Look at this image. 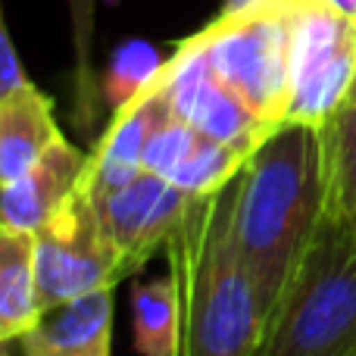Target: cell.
<instances>
[{"label": "cell", "instance_id": "6da1fadb", "mask_svg": "<svg viewBox=\"0 0 356 356\" xmlns=\"http://www.w3.org/2000/svg\"><path fill=\"white\" fill-rule=\"evenodd\" d=\"M325 213L319 129L284 122L234 178V238L266 322L278 307Z\"/></svg>", "mask_w": 356, "mask_h": 356}, {"label": "cell", "instance_id": "7a4b0ae2", "mask_svg": "<svg viewBox=\"0 0 356 356\" xmlns=\"http://www.w3.org/2000/svg\"><path fill=\"white\" fill-rule=\"evenodd\" d=\"M163 253L181 313L178 356L257 353L266 313L234 238V181L216 194L191 197Z\"/></svg>", "mask_w": 356, "mask_h": 356}, {"label": "cell", "instance_id": "3957f363", "mask_svg": "<svg viewBox=\"0 0 356 356\" xmlns=\"http://www.w3.org/2000/svg\"><path fill=\"white\" fill-rule=\"evenodd\" d=\"M253 356H356V222L322 219Z\"/></svg>", "mask_w": 356, "mask_h": 356}, {"label": "cell", "instance_id": "277c9868", "mask_svg": "<svg viewBox=\"0 0 356 356\" xmlns=\"http://www.w3.org/2000/svg\"><path fill=\"white\" fill-rule=\"evenodd\" d=\"M291 19L294 0H272L247 13H219L197 31L213 69L272 125L288 116Z\"/></svg>", "mask_w": 356, "mask_h": 356}, {"label": "cell", "instance_id": "5b68a950", "mask_svg": "<svg viewBox=\"0 0 356 356\" xmlns=\"http://www.w3.org/2000/svg\"><path fill=\"white\" fill-rule=\"evenodd\" d=\"M35 278L41 313L122 282L116 250L81 184L66 207L35 232Z\"/></svg>", "mask_w": 356, "mask_h": 356}, {"label": "cell", "instance_id": "8992f818", "mask_svg": "<svg viewBox=\"0 0 356 356\" xmlns=\"http://www.w3.org/2000/svg\"><path fill=\"white\" fill-rule=\"evenodd\" d=\"M356 79V22L294 0L291 19V97L284 122L322 125L350 97Z\"/></svg>", "mask_w": 356, "mask_h": 356}, {"label": "cell", "instance_id": "52a82bcc", "mask_svg": "<svg viewBox=\"0 0 356 356\" xmlns=\"http://www.w3.org/2000/svg\"><path fill=\"white\" fill-rule=\"evenodd\" d=\"M160 81L178 119H184L213 141L232 144L247 156L278 129L257 116L253 106L216 72L197 35L184 38L175 54L166 56Z\"/></svg>", "mask_w": 356, "mask_h": 356}, {"label": "cell", "instance_id": "ba28073f", "mask_svg": "<svg viewBox=\"0 0 356 356\" xmlns=\"http://www.w3.org/2000/svg\"><path fill=\"white\" fill-rule=\"evenodd\" d=\"M188 200L191 194L175 188L169 178L141 169L131 181L94 203L106 238L116 250L122 282L141 275L150 259L166 250Z\"/></svg>", "mask_w": 356, "mask_h": 356}, {"label": "cell", "instance_id": "9c48e42d", "mask_svg": "<svg viewBox=\"0 0 356 356\" xmlns=\"http://www.w3.org/2000/svg\"><path fill=\"white\" fill-rule=\"evenodd\" d=\"M172 116L169 97L163 91L160 72L150 85H144L135 97L125 106L113 110L110 125L104 129V135L91 144L88 154V169L81 178V188L94 203L100 197H106L110 191L122 188L125 181H131L144 169V150L147 141L166 119Z\"/></svg>", "mask_w": 356, "mask_h": 356}, {"label": "cell", "instance_id": "30bf717a", "mask_svg": "<svg viewBox=\"0 0 356 356\" xmlns=\"http://www.w3.org/2000/svg\"><path fill=\"white\" fill-rule=\"evenodd\" d=\"M85 169L88 154L75 147L66 135H60L35 166L0 188V219L25 232H38L66 207L85 178Z\"/></svg>", "mask_w": 356, "mask_h": 356}, {"label": "cell", "instance_id": "8fae6325", "mask_svg": "<svg viewBox=\"0 0 356 356\" xmlns=\"http://www.w3.org/2000/svg\"><path fill=\"white\" fill-rule=\"evenodd\" d=\"M19 347L22 356H113V288L44 309Z\"/></svg>", "mask_w": 356, "mask_h": 356}, {"label": "cell", "instance_id": "7c38bea8", "mask_svg": "<svg viewBox=\"0 0 356 356\" xmlns=\"http://www.w3.org/2000/svg\"><path fill=\"white\" fill-rule=\"evenodd\" d=\"M54 100L35 85L16 88L0 97V188L31 169L60 138Z\"/></svg>", "mask_w": 356, "mask_h": 356}, {"label": "cell", "instance_id": "4fadbf2b", "mask_svg": "<svg viewBox=\"0 0 356 356\" xmlns=\"http://www.w3.org/2000/svg\"><path fill=\"white\" fill-rule=\"evenodd\" d=\"M38 316L35 232L0 219V347L22 338Z\"/></svg>", "mask_w": 356, "mask_h": 356}, {"label": "cell", "instance_id": "5bb4252c", "mask_svg": "<svg viewBox=\"0 0 356 356\" xmlns=\"http://www.w3.org/2000/svg\"><path fill=\"white\" fill-rule=\"evenodd\" d=\"M319 129L322 160V219H350L356 213V104L347 100Z\"/></svg>", "mask_w": 356, "mask_h": 356}, {"label": "cell", "instance_id": "9a60e30c", "mask_svg": "<svg viewBox=\"0 0 356 356\" xmlns=\"http://www.w3.org/2000/svg\"><path fill=\"white\" fill-rule=\"evenodd\" d=\"M72 31V125L88 144L97 141V122L104 110L100 75L94 69V31L97 0H66Z\"/></svg>", "mask_w": 356, "mask_h": 356}, {"label": "cell", "instance_id": "2e32d148", "mask_svg": "<svg viewBox=\"0 0 356 356\" xmlns=\"http://www.w3.org/2000/svg\"><path fill=\"white\" fill-rule=\"evenodd\" d=\"M131 332L141 356H178L181 347V313H178L175 278L156 275L131 288Z\"/></svg>", "mask_w": 356, "mask_h": 356}, {"label": "cell", "instance_id": "e0dca14e", "mask_svg": "<svg viewBox=\"0 0 356 356\" xmlns=\"http://www.w3.org/2000/svg\"><path fill=\"white\" fill-rule=\"evenodd\" d=\"M166 56H160V50L147 41H125L122 47L113 50L110 66L100 75V91H104V100L119 110L125 106L144 85L156 79V72L163 69Z\"/></svg>", "mask_w": 356, "mask_h": 356}, {"label": "cell", "instance_id": "ac0fdd59", "mask_svg": "<svg viewBox=\"0 0 356 356\" xmlns=\"http://www.w3.org/2000/svg\"><path fill=\"white\" fill-rule=\"evenodd\" d=\"M29 75H25V66L19 60V50L10 38V29H6V19H3V3H0V97L16 88L29 85Z\"/></svg>", "mask_w": 356, "mask_h": 356}, {"label": "cell", "instance_id": "d6986e66", "mask_svg": "<svg viewBox=\"0 0 356 356\" xmlns=\"http://www.w3.org/2000/svg\"><path fill=\"white\" fill-rule=\"evenodd\" d=\"M303 3H316V6H325V10L338 13V16L350 19L356 22V0H303Z\"/></svg>", "mask_w": 356, "mask_h": 356}, {"label": "cell", "instance_id": "ffe728a7", "mask_svg": "<svg viewBox=\"0 0 356 356\" xmlns=\"http://www.w3.org/2000/svg\"><path fill=\"white\" fill-rule=\"evenodd\" d=\"M272 0H222V10L219 13H247V10H257V6H266Z\"/></svg>", "mask_w": 356, "mask_h": 356}, {"label": "cell", "instance_id": "44dd1931", "mask_svg": "<svg viewBox=\"0 0 356 356\" xmlns=\"http://www.w3.org/2000/svg\"><path fill=\"white\" fill-rule=\"evenodd\" d=\"M347 100H353V104H356V79H353V88H350V97H347Z\"/></svg>", "mask_w": 356, "mask_h": 356}, {"label": "cell", "instance_id": "7402d4cb", "mask_svg": "<svg viewBox=\"0 0 356 356\" xmlns=\"http://www.w3.org/2000/svg\"><path fill=\"white\" fill-rule=\"evenodd\" d=\"M350 219H353V222H356V213H353V216H350Z\"/></svg>", "mask_w": 356, "mask_h": 356}]
</instances>
